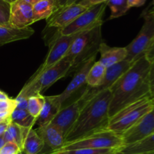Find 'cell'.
Here are the masks:
<instances>
[{
    "instance_id": "6da1fadb",
    "label": "cell",
    "mask_w": 154,
    "mask_h": 154,
    "mask_svg": "<svg viewBox=\"0 0 154 154\" xmlns=\"http://www.w3.org/2000/svg\"><path fill=\"white\" fill-rule=\"evenodd\" d=\"M150 64L145 56L142 57L135 61L110 89V118L127 105L146 96H151L148 81Z\"/></svg>"
},
{
    "instance_id": "7a4b0ae2",
    "label": "cell",
    "mask_w": 154,
    "mask_h": 154,
    "mask_svg": "<svg viewBox=\"0 0 154 154\" xmlns=\"http://www.w3.org/2000/svg\"><path fill=\"white\" fill-rule=\"evenodd\" d=\"M111 100V90H106L85 101L75 124L65 137V144L106 129L110 119Z\"/></svg>"
},
{
    "instance_id": "3957f363",
    "label": "cell",
    "mask_w": 154,
    "mask_h": 154,
    "mask_svg": "<svg viewBox=\"0 0 154 154\" xmlns=\"http://www.w3.org/2000/svg\"><path fill=\"white\" fill-rule=\"evenodd\" d=\"M102 25L79 33L72 42L64 58L72 63V71L78 69L83 63L99 52L102 39Z\"/></svg>"
},
{
    "instance_id": "277c9868",
    "label": "cell",
    "mask_w": 154,
    "mask_h": 154,
    "mask_svg": "<svg viewBox=\"0 0 154 154\" xmlns=\"http://www.w3.org/2000/svg\"><path fill=\"white\" fill-rule=\"evenodd\" d=\"M154 107L151 96H146L119 111L109 119L107 129L122 135L135 126Z\"/></svg>"
},
{
    "instance_id": "5b68a950",
    "label": "cell",
    "mask_w": 154,
    "mask_h": 154,
    "mask_svg": "<svg viewBox=\"0 0 154 154\" xmlns=\"http://www.w3.org/2000/svg\"><path fill=\"white\" fill-rule=\"evenodd\" d=\"M72 67V63L66 58H63L38 76H32L18 96L29 99L30 96L42 95L58 80L69 75Z\"/></svg>"
},
{
    "instance_id": "8992f818",
    "label": "cell",
    "mask_w": 154,
    "mask_h": 154,
    "mask_svg": "<svg viewBox=\"0 0 154 154\" xmlns=\"http://www.w3.org/2000/svg\"><path fill=\"white\" fill-rule=\"evenodd\" d=\"M141 17L144 23L138 35L129 45L125 47L126 50V60L135 63L145 56L154 42V13L152 9L147 8L142 12Z\"/></svg>"
},
{
    "instance_id": "52a82bcc",
    "label": "cell",
    "mask_w": 154,
    "mask_h": 154,
    "mask_svg": "<svg viewBox=\"0 0 154 154\" xmlns=\"http://www.w3.org/2000/svg\"><path fill=\"white\" fill-rule=\"evenodd\" d=\"M123 146V141L121 135L106 129L90 134L81 139L65 144L64 146L57 151L83 148L118 150Z\"/></svg>"
},
{
    "instance_id": "ba28073f",
    "label": "cell",
    "mask_w": 154,
    "mask_h": 154,
    "mask_svg": "<svg viewBox=\"0 0 154 154\" xmlns=\"http://www.w3.org/2000/svg\"><path fill=\"white\" fill-rule=\"evenodd\" d=\"M106 3L96 5L89 8L86 11L81 14L76 20L68 26L57 30L60 35H76L90 29L98 25L102 24V17L106 9Z\"/></svg>"
},
{
    "instance_id": "9c48e42d",
    "label": "cell",
    "mask_w": 154,
    "mask_h": 154,
    "mask_svg": "<svg viewBox=\"0 0 154 154\" xmlns=\"http://www.w3.org/2000/svg\"><path fill=\"white\" fill-rule=\"evenodd\" d=\"M78 35H63L57 31L53 41L50 43L49 51L45 62L42 63V66L38 68V69L32 76H38L63 60Z\"/></svg>"
},
{
    "instance_id": "30bf717a",
    "label": "cell",
    "mask_w": 154,
    "mask_h": 154,
    "mask_svg": "<svg viewBox=\"0 0 154 154\" xmlns=\"http://www.w3.org/2000/svg\"><path fill=\"white\" fill-rule=\"evenodd\" d=\"M133 63H131V62L127 61V60H123L120 63H118L117 64L113 65V66L107 68L105 78H104L102 84L99 87H96V88L89 87V89H87L84 92L82 96H80L79 99H81L82 103H84L87 99L93 97V96H94L95 95L100 93V92L106 90H110L113 87V85L117 82V80L125 72L129 70V69L132 66Z\"/></svg>"
},
{
    "instance_id": "8fae6325",
    "label": "cell",
    "mask_w": 154,
    "mask_h": 154,
    "mask_svg": "<svg viewBox=\"0 0 154 154\" xmlns=\"http://www.w3.org/2000/svg\"><path fill=\"white\" fill-rule=\"evenodd\" d=\"M87 9V8L78 2L60 8L47 20V26L56 28L58 30L63 29L72 23Z\"/></svg>"
},
{
    "instance_id": "7c38bea8",
    "label": "cell",
    "mask_w": 154,
    "mask_h": 154,
    "mask_svg": "<svg viewBox=\"0 0 154 154\" xmlns=\"http://www.w3.org/2000/svg\"><path fill=\"white\" fill-rule=\"evenodd\" d=\"M154 133V107L135 126L121 135L123 146L133 144Z\"/></svg>"
},
{
    "instance_id": "4fadbf2b",
    "label": "cell",
    "mask_w": 154,
    "mask_h": 154,
    "mask_svg": "<svg viewBox=\"0 0 154 154\" xmlns=\"http://www.w3.org/2000/svg\"><path fill=\"white\" fill-rule=\"evenodd\" d=\"M34 23L32 5L23 0H15L10 4L9 25L18 29L29 27Z\"/></svg>"
},
{
    "instance_id": "5bb4252c",
    "label": "cell",
    "mask_w": 154,
    "mask_h": 154,
    "mask_svg": "<svg viewBox=\"0 0 154 154\" xmlns=\"http://www.w3.org/2000/svg\"><path fill=\"white\" fill-rule=\"evenodd\" d=\"M82 104L81 99H78L75 102L69 104L68 106L62 108L51 121V124L60 129L65 137L75 124L81 111Z\"/></svg>"
},
{
    "instance_id": "9a60e30c",
    "label": "cell",
    "mask_w": 154,
    "mask_h": 154,
    "mask_svg": "<svg viewBox=\"0 0 154 154\" xmlns=\"http://www.w3.org/2000/svg\"><path fill=\"white\" fill-rule=\"evenodd\" d=\"M96 58V55L90 57L88 60L83 63L78 69V71L75 72V76L73 77L71 82L67 86L63 93L58 95L59 100L60 103L63 105L66 100L69 99L74 93H76L81 87H82L84 84H87V78L90 69L93 63H95V60Z\"/></svg>"
},
{
    "instance_id": "2e32d148",
    "label": "cell",
    "mask_w": 154,
    "mask_h": 154,
    "mask_svg": "<svg viewBox=\"0 0 154 154\" xmlns=\"http://www.w3.org/2000/svg\"><path fill=\"white\" fill-rule=\"evenodd\" d=\"M39 136L43 140L45 148L48 149L46 153H51L60 150L65 144V136L62 131L56 127L54 125L49 123L43 126H39L35 129Z\"/></svg>"
},
{
    "instance_id": "e0dca14e",
    "label": "cell",
    "mask_w": 154,
    "mask_h": 154,
    "mask_svg": "<svg viewBox=\"0 0 154 154\" xmlns=\"http://www.w3.org/2000/svg\"><path fill=\"white\" fill-rule=\"evenodd\" d=\"M62 108L63 105L59 100L58 95L45 96V104L35 123L38 125V127L49 124Z\"/></svg>"
},
{
    "instance_id": "ac0fdd59",
    "label": "cell",
    "mask_w": 154,
    "mask_h": 154,
    "mask_svg": "<svg viewBox=\"0 0 154 154\" xmlns=\"http://www.w3.org/2000/svg\"><path fill=\"white\" fill-rule=\"evenodd\" d=\"M99 52L101 55L99 61L106 68L123 61L126 57V48H111L103 42L99 45Z\"/></svg>"
},
{
    "instance_id": "d6986e66",
    "label": "cell",
    "mask_w": 154,
    "mask_h": 154,
    "mask_svg": "<svg viewBox=\"0 0 154 154\" xmlns=\"http://www.w3.org/2000/svg\"><path fill=\"white\" fill-rule=\"evenodd\" d=\"M31 27L18 29L11 25L0 26V47L17 41L25 40L34 34Z\"/></svg>"
},
{
    "instance_id": "ffe728a7",
    "label": "cell",
    "mask_w": 154,
    "mask_h": 154,
    "mask_svg": "<svg viewBox=\"0 0 154 154\" xmlns=\"http://www.w3.org/2000/svg\"><path fill=\"white\" fill-rule=\"evenodd\" d=\"M120 154H154V133L133 144L124 145L118 149Z\"/></svg>"
},
{
    "instance_id": "44dd1931",
    "label": "cell",
    "mask_w": 154,
    "mask_h": 154,
    "mask_svg": "<svg viewBox=\"0 0 154 154\" xmlns=\"http://www.w3.org/2000/svg\"><path fill=\"white\" fill-rule=\"evenodd\" d=\"M34 23L42 20H48L59 8L60 5L57 0H41L32 6Z\"/></svg>"
},
{
    "instance_id": "7402d4cb",
    "label": "cell",
    "mask_w": 154,
    "mask_h": 154,
    "mask_svg": "<svg viewBox=\"0 0 154 154\" xmlns=\"http://www.w3.org/2000/svg\"><path fill=\"white\" fill-rule=\"evenodd\" d=\"M31 129L24 128L16 123H11L3 135L5 142H14L18 145L23 152V147L25 138Z\"/></svg>"
},
{
    "instance_id": "603a6c76",
    "label": "cell",
    "mask_w": 154,
    "mask_h": 154,
    "mask_svg": "<svg viewBox=\"0 0 154 154\" xmlns=\"http://www.w3.org/2000/svg\"><path fill=\"white\" fill-rule=\"evenodd\" d=\"M45 147L43 140L42 139L35 129H31L29 131L23 147L24 154H39L42 153Z\"/></svg>"
},
{
    "instance_id": "cb8c5ba5",
    "label": "cell",
    "mask_w": 154,
    "mask_h": 154,
    "mask_svg": "<svg viewBox=\"0 0 154 154\" xmlns=\"http://www.w3.org/2000/svg\"><path fill=\"white\" fill-rule=\"evenodd\" d=\"M107 68L99 61L95 62L87 75V84L90 88H96L102 84Z\"/></svg>"
},
{
    "instance_id": "d4e9b609",
    "label": "cell",
    "mask_w": 154,
    "mask_h": 154,
    "mask_svg": "<svg viewBox=\"0 0 154 154\" xmlns=\"http://www.w3.org/2000/svg\"><path fill=\"white\" fill-rule=\"evenodd\" d=\"M10 117L12 123L29 129H32V126L35 124L37 120L32 117L27 111V110L17 109V108L12 111Z\"/></svg>"
},
{
    "instance_id": "484cf974",
    "label": "cell",
    "mask_w": 154,
    "mask_h": 154,
    "mask_svg": "<svg viewBox=\"0 0 154 154\" xmlns=\"http://www.w3.org/2000/svg\"><path fill=\"white\" fill-rule=\"evenodd\" d=\"M105 3L111 10V15L108 20L120 17L126 14L130 9L127 0H108Z\"/></svg>"
},
{
    "instance_id": "4316f807",
    "label": "cell",
    "mask_w": 154,
    "mask_h": 154,
    "mask_svg": "<svg viewBox=\"0 0 154 154\" xmlns=\"http://www.w3.org/2000/svg\"><path fill=\"white\" fill-rule=\"evenodd\" d=\"M45 104V96L42 95H37L29 97L27 111L32 117L37 119Z\"/></svg>"
},
{
    "instance_id": "83f0119b",
    "label": "cell",
    "mask_w": 154,
    "mask_h": 154,
    "mask_svg": "<svg viewBox=\"0 0 154 154\" xmlns=\"http://www.w3.org/2000/svg\"><path fill=\"white\" fill-rule=\"evenodd\" d=\"M117 150L114 149H76V150H60L48 154H115Z\"/></svg>"
},
{
    "instance_id": "f1b7e54d",
    "label": "cell",
    "mask_w": 154,
    "mask_h": 154,
    "mask_svg": "<svg viewBox=\"0 0 154 154\" xmlns=\"http://www.w3.org/2000/svg\"><path fill=\"white\" fill-rule=\"evenodd\" d=\"M10 16V4L0 0V26L8 25Z\"/></svg>"
},
{
    "instance_id": "f546056e",
    "label": "cell",
    "mask_w": 154,
    "mask_h": 154,
    "mask_svg": "<svg viewBox=\"0 0 154 154\" xmlns=\"http://www.w3.org/2000/svg\"><path fill=\"white\" fill-rule=\"evenodd\" d=\"M20 153H22V150L14 142H6L0 150V154H20Z\"/></svg>"
},
{
    "instance_id": "4dcf8cb0",
    "label": "cell",
    "mask_w": 154,
    "mask_h": 154,
    "mask_svg": "<svg viewBox=\"0 0 154 154\" xmlns=\"http://www.w3.org/2000/svg\"><path fill=\"white\" fill-rule=\"evenodd\" d=\"M16 108L15 99H8L5 101H0V111H9L12 112Z\"/></svg>"
},
{
    "instance_id": "1f68e13d",
    "label": "cell",
    "mask_w": 154,
    "mask_h": 154,
    "mask_svg": "<svg viewBox=\"0 0 154 154\" xmlns=\"http://www.w3.org/2000/svg\"><path fill=\"white\" fill-rule=\"evenodd\" d=\"M150 69L148 74V81L151 97L154 96V58L150 62Z\"/></svg>"
},
{
    "instance_id": "d6a6232c",
    "label": "cell",
    "mask_w": 154,
    "mask_h": 154,
    "mask_svg": "<svg viewBox=\"0 0 154 154\" xmlns=\"http://www.w3.org/2000/svg\"><path fill=\"white\" fill-rule=\"evenodd\" d=\"M15 102H16L17 109L27 110V106H28V99L27 98L17 96L15 99Z\"/></svg>"
},
{
    "instance_id": "836d02e7",
    "label": "cell",
    "mask_w": 154,
    "mask_h": 154,
    "mask_svg": "<svg viewBox=\"0 0 154 154\" xmlns=\"http://www.w3.org/2000/svg\"><path fill=\"white\" fill-rule=\"evenodd\" d=\"M108 0H80L78 3L84 5V7L89 8L92 7L93 5H96L105 3Z\"/></svg>"
},
{
    "instance_id": "e575fe53",
    "label": "cell",
    "mask_w": 154,
    "mask_h": 154,
    "mask_svg": "<svg viewBox=\"0 0 154 154\" xmlns=\"http://www.w3.org/2000/svg\"><path fill=\"white\" fill-rule=\"evenodd\" d=\"M11 123V117H8V118L5 119L2 121L0 122V136H3L8 126H9V124H10Z\"/></svg>"
},
{
    "instance_id": "d590c367",
    "label": "cell",
    "mask_w": 154,
    "mask_h": 154,
    "mask_svg": "<svg viewBox=\"0 0 154 154\" xmlns=\"http://www.w3.org/2000/svg\"><path fill=\"white\" fill-rule=\"evenodd\" d=\"M127 2L129 8H131L141 7L145 4L147 0H127Z\"/></svg>"
},
{
    "instance_id": "8d00e7d4",
    "label": "cell",
    "mask_w": 154,
    "mask_h": 154,
    "mask_svg": "<svg viewBox=\"0 0 154 154\" xmlns=\"http://www.w3.org/2000/svg\"><path fill=\"white\" fill-rule=\"evenodd\" d=\"M152 10H153V11L154 13V10L153 8H152ZM145 57H146V58H147L150 62L154 58V42H153V45L151 46V48L149 49V51H147V54H145Z\"/></svg>"
},
{
    "instance_id": "74e56055",
    "label": "cell",
    "mask_w": 154,
    "mask_h": 154,
    "mask_svg": "<svg viewBox=\"0 0 154 154\" xmlns=\"http://www.w3.org/2000/svg\"><path fill=\"white\" fill-rule=\"evenodd\" d=\"M11 112H9V111H0V120H3L5 119L8 118L11 116Z\"/></svg>"
},
{
    "instance_id": "f35d334b",
    "label": "cell",
    "mask_w": 154,
    "mask_h": 154,
    "mask_svg": "<svg viewBox=\"0 0 154 154\" xmlns=\"http://www.w3.org/2000/svg\"><path fill=\"white\" fill-rule=\"evenodd\" d=\"M9 99L8 96L6 93H5L4 92L0 91V101H5Z\"/></svg>"
},
{
    "instance_id": "ab89813d",
    "label": "cell",
    "mask_w": 154,
    "mask_h": 154,
    "mask_svg": "<svg viewBox=\"0 0 154 154\" xmlns=\"http://www.w3.org/2000/svg\"><path fill=\"white\" fill-rule=\"evenodd\" d=\"M23 1H25L26 2L29 3V4H30L31 5H35L36 4V3H38V2H40L41 0H23Z\"/></svg>"
},
{
    "instance_id": "60d3db41",
    "label": "cell",
    "mask_w": 154,
    "mask_h": 154,
    "mask_svg": "<svg viewBox=\"0 0 154 154\" xmlns=\"http://www.w3.org/2000/svg\"><path fill=\"white\" fill-rule=\"evenodd\" d=\"M5 141L4 138H3V136H0V150H1L3 146L5 144Z\"/></svg>"
},
{
    "instance_id": "b9f144b4",
    "label": "cell",
    "mask_w": 154,
    "mask_h": 154,
    "mask_svg": "<svg viewBox=\"0 0 154 154\" xmlns=\"http://www.w3.org/2000/svg\"><path fill=\"white\" fill-rule=\"evenodd\" d=\"M77 1H78V0H69V1L67 2L66 3V4L64 5L63 6V7H64V6H67V5H71V4H73V3H76L77 2ZM62 8V7H61Z\"/></svg>"
},
{
    "instance_id": "7bdbcfd3",
    "label": "cell",
    "mask_w": 154,
    "mask_h": 154,
    "mask_svg": "<svg viewBox=\"0 0 154 154\" xmlns=\"http://www.w3.org/2000/svg\"><path fill=\"white\" fill-rule=\"evenodd\" d=\"M68 1H69V0H62V1H61V3H60V8L63 7V6L64 5L66 4V3Z\"/></svg>"
},
{
    "instance_id": "ee69618b",
    "label": "cell",
    "mask_w": 154,
    "mask_h": 154,
    "mask_svg": "<svg viewBox=\"0 0 154 154\" xmlns=\"http://www.w3.org/2000/svg\"><path fill=\"white\" fill-rule=\"evenodd\" d=\"M4 1L6 2L9 3V4H11V3H12V2H14L15 0H4Z\"/></svg>"
},
{
    "instance_id": "f6af8a7d",
    "label": "cell",
    "mask_w": 154,
    "mask_h": 154,
    "mask_svg": "<svg viewBox=\"0 0 154 154\" xmlns=\"http://www.w3.org/2000/svg\"><path fill=\"white\" fill-rule=\"evenodd\" d=\"M57 1H58L59 5H60V3H61V1H62V0H57Z\"/></svg>"
},
{
    "instance_id": "bcb514c9",
    "label": "cell",
    "mask_w": 154,
    "mask_h": 154,
    "mask_svg": "<svg viewBox=\"0 0 154 154\" xmlns=\"http://www.w3.org/2000/svg\"><path fill=\"white\" fill-rule=\"evenodd\" d=\"M153 9L154 10V0H153Z\"/></svg>"
},
{
    "instance_id": "7dc6e473",
    "label": "cell",
    "mask_w": 154,
    "mask_h": 154,
    "mask_svg": "<svg viewBox=\"0 0 154 154\" xmlns=\"http://www.w3.org/2000/svg\"><path fill=\"white\" fill-rule=\"evenodd\" d=\"M152 99H153V102H154V96H153V97H152Z\"/></svg>"
},
{
    "instance_id": "c3c4849f",
    "label": "cell",
    "mask_w": 154,
    "mask_h": 154,
    "mask_svg": "<svg viewBox=\"0 0 154 154\" xmlns=\"http://www.w3.org/2000/svg\"><path fill=\"white\" fill-rule=\"evenodd\" d=\"M20 154H24V153H23V152H22V153H20Z\"/></svg>"
},
{
    "instance_id": "681fc988",
    "label": "cell",
    "mask_w": 154,
    "mask_h": 154,
    "mask_svg": "<svg viewBox=\"0 0 154 154\" xmlns=\"http://www.w3.org/2000/svg\"><path fill=\"white\" fill-rule=\"evenodd\" d=\"M2 120H0V122H2Z\"/></svg>"
},
{
    "instance_id": "f907efd6",
    "label": "cell",
    "mask_w": 154,
    "mask_h": 154,
    "mask_svg": "<svg viewBox=\"0 0 154 154\" xmlns=\"http://www.w3.org/2000/svg\"><path fill=\"white\" fill-rule=\"evenodd\" d=\"M115 154H120V153H116Z\"/></svg>"
}]
</instances>
